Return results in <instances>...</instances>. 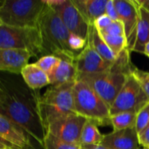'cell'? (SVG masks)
<instances>
[{
	"label": "cell",
	"mask_w": 149,
	"mask_h": 149,
	"mask_svg": "<svg viewBox=\"0 0 149 149\" xmlns=\"http://www.w3.org/2000/svg\"><path fill=\"white\" fill-rule=\"evenodd\" d=\"M103 138L104 135L99 130L98 124L92 120H86L80 136V146L100 145Z\"/></svg>",
	"instance_id": "cell-21"
},
{
	"label": "cell",
	"mask_w": 149,
	"mask_h": 149,
	"mask_svg": "<svg viewBox=\"0 0 149 149\" xmlns=\"http://www.w3.org/2000/svg\"><path fill=\"white\" fill-rule=\"evenodd\" d=\"M86 22L91 25L102 15L106 14L108 0H72Z\"/></svg>",
	"instance_id": "cell-17"
},
{
	"label": "cell",
	"mask_w": 149,
	"mask_h": 149,
	"mask_svg": "<svg viewBox=\"0 0 149 149\" xmlns=\"http://www.w3.org/2000/svg\"><path fill=\"white\" fill-rule=\"evenodd\" d=\"M148 102L149 100L146 93L131 73L111 106L110 114L112 116L123 112L137 113Z\"/></svg>",
	"instance_id": "cell-8"
},
{
	"label": "cell",
	"mask_w": 149,
	"mask_h": 149,
	"mask_svg": "<svg viewBox=\"0 0 149 149\" xmlns=\"http://www.w3.org/2000/svg\"><path fill=\"white\" fill-rule=\"evenodd\" d=\"M132 75L138 81L149 100V72L140 70L134 65L132 70Z\"/></svg>",
	"instance_id": "cell-27"
},
{
	"label": "cell",
	"mask_w": 149,
	"mask_h": 149,
	"mask_svg": "<svg viewBox=\"0 0 149 149\" xmlns=\"http://www.w3.org/2000/svg\"><path fill=\"white\" fill-rule=\"evenodd\" d=\"M22 49L31 57H42V39L38 27H15L0 24V49Z\"/></svg>",
	"instance_id": "cell-7"
},
{
	"label": "cell",
	"mask_w": 149,
	"mask_h": 149,
	"mask_svg": "<svg viewBox=\"0 0 149 149\" xmlns=\"http://www.w3.org/2000/svg\"><path fill=\"white\" fill-rule=\"evenodd\" d=\"M149 126V102H148L138 113L136 116L135 129L138 135L141 134Z\"/></svg>",
	"instance_id": "cell-26"
},
{
	"label": "cell",
	"mask_w": 149,
	"mask_h": 149,
	"mask_svg": "<svg viewBox=\"0 0 149 149\" xmlns=\"http://www.w3.org/2000/svg\"><path fill=\"white\" fill-rule=\"evenodd\" d=\"M143 54H145L148 58H149V42L145 45V48H144V52H143Z\"/></svg>",
	"instance_id": "cell-35"
},
{
	"label": "cell",
	"mask_w": 149,
	"mask_h": 149,
	"mask_svg": "<svg viewBox=\"0 0 149 149\" xmlns=\"http://www.w3.org/2000/svg\"><path fill=\"white\" fill-rule=\"evenodd\" d=\"M31 54L22 49H0V71L21 75L23 69L28 65Z\"/></svg>",
	"instance_id": "cell-14"
},
{
	"label": "cell",
	"mask_w": 149,
	"mask_h": 149,
	"mask_svg": "<svg viewBox=\"0 0 149 149\" xmlns=\"http://www.w3.org/2000/svg\"><path fill=\"white\" fill-rule=\"evenodd\" d=\"M137 4L139 10V21L135 35L128 45V49L130 52L143 54L145 45L149 42V11L141 6L138 3Z\"/></svg>",
	"instance_id": "cell-16"
},
{
	"label": "cell",
	"mask_w": 149,
	"mask_h": 149,
	"mask_svg": "<svg viewBox=\"0 0 149 149\" xmlns=\"http://www.w3.org/2000/svg\"><path fill=\"white\" fill-rule=\"evenodd\" d=\"M88 44L107 61L113 62L117 56L113 53V52L108 47L106 44L102 37L100 36L97 28L91 24L89 25V31H88V38H87Z\"/></svg>",
	"instance_id": "cell-20"
},
{
	"label": "cell",
	"mask_w": 149,
	"mask_h": 149,
	"mask_svg": "<svg viewBox=\"0 0 149 149\" xmlns=\"http://www.w3.org/2000/svg\"><path fill=\"white\" fill-rule=\"evenodd\" d=\"M86 121V118L72 113L51 122L46 130L47 133L65 142L80 145V136Z\"/></svg>",
	"instance_id": "cell-10"
},
{
	"label": "cell",
	"mask_w": 149,
	"mask_h": 149,
	"mask_svg": "<svg viewBox=\"0 0 149 149\" xmlns=\"http://www.w3.org/2000/svg\"><path fill=\"white\" fill-rule=\"evenodd\" d=\"M101 144L111 149H141L135 127L113 131L104 135Z\"/></svg>",
	"instance_id": "cell-15"
},
{
	"label": "cell",
	"mask_w": 149,
	"mask_h": 149,
	"mask_svg": "<svg viewBox=\"0 0 149 149\" xmlns=\"http://www.w3.org/2000/svg\"><path fill=\"white\" fill-rule=\"evenodd\" d=\"M137 113L134 112H123L110 118V125L113 126V131L124 130L127 128L135 127Z\"/></svg>",
	"instance_id": "cell-22"
},
{
	"label": "cell",
	"mask_w": 149,
	"mask_h": 149,
	"mask_svg": "<svg viewBox=\"0 0 149 149\" xmlns=\"http://www.w3.org/2000/svg\"><path fill=\"white\" fill-rule=\"evenodd\" d=\"M44 149H81V146L65 142L47 133L44 141Z\"/></svg>",
	"instance_id": "cell-24"
},
{
	"label": "cell",
	"mask_w": 149,
	"mask_h": 149,
	"mask_svg": "<svg viewBox=\"0 0 149 149\" xmlns=\"http://www.w3.org/2000/svg\"><path fill=\"white\" fill-rule=\"evenodd\" d=\"M113 20H112L107 14L102 15L101 17H100L93 24V25L97 28V30L99 31H101L103 30H105L107 27H108Z\"/></svg>",
	"instance_id": "cell-30"
},
{
	"label": "cell",
	"mask_w": 149,
	"mask_h": 149,
	"mask_svg": "<svg viewBox=\"0 0 149 149\" xmlns=\"http://www.w3.org/2000/svg\"><path fill=\"white\" fill-rule=\"evenodd\" d=\"M41 94L30 88L17 74L2 72L0 77V114L22 127L44 148L47 134L41 109Z\"/></svg>",
	"instance_id": "cell-1"
},
{
	"label": "cell",
	"mask_w": 149,
	"mask_h": 149,
	"mask_svg": "<svg viewBox=\"0 0 149 149\" xmlns=\"http://www.w3.org/2000/svg\"><path fill=\"white\" fill-rule=\"evenodd\" d=\"M45 7V0H3L0 24L15 27H38Z\"/></svg>",
	"instance_id": "cell-4"
},
{
	"label": "cell",
	"mask_w": 149,
	"mask_h": 149,
	"mask_svg": "<svg viewBox=\"0 0 149 149\" xmlns=\"http://www.w3.org/2000/svg\"><path fill=\"white\" fill-rule=\"evenodd\" d=\"M100 32L105 33L107 35H113V36H126L124 25L120 20L113 21V23L108 27H107L105 30Z\"/></svg>",
	"instance_id": "cell-29"
},
{
	"label": "cell",
	"mask_w": 149,
	"mask_h": 149,
	"mask_svg": "<svg viewBox=\"0 0 149 149\" xmlns=\"http://www.w3.org/2000/svg\"><path fill=\"white\" fill-rule=\"evenodd\" d=\"M87 44H88L87 39L82 38L81 37H79L71 33L70 38H69V45H70V48L76 54L79 55L87 46Z\"/></svg>",
	"instance_id": "cell-28"
},
{
	"label": "cell",
	"mask_w": 149,
	"mask_h": 149,
	"mask_svg": "<svg viewBox=\"0 0 149 149\" xmlns=\"http://www.w3.org/2000/svg\"><path fill=\"white\" fill-rule=\"evenodd\" d=\"M37 142L22 127L0 114V148L5 149H37Z\"/></svg>",
	"instance_id": "cell-11"
},
{
	"label": "cell",
	"mask_w": 149,
	"mask_h": 149,
	"mask_svg": "<svg viewBox=\"0 0 149 149\" xmlns=\"http://www.w3.org/2000/svg\"><path fill=\"white\" fill-rule=\"evenodd\" d=\"M61 18L68 31L76 36L87 39L89 24L77 10L72 0H45Z\"/></svg>",
	"instance_id": "cell-9"
},
{
	"label": "cell",
	"mask_w": 149,
	"mask_h": 149,
	"mask_svg": "<svg viewBox=\"0 0 149 149\" xmlns=\"http://www.w3.org/2000/svg\"><path fill=\"white\" fill-rule=\"evenodd\" d=\"M139 141L143 149H149V126L139 134Z\"/></svg>",
	"instance_id": "cell-32"
},
{
	"label": "cell",
	"mask_w": 149,
	"mask_h": 149,
	"mask_svg": "<svg viewBox=\"0 0 149 149\" xmlns=\"http://www.w3.org/2000/svg\"><path fill=\"white\" fill-rule=\"evenodd\" d=\"M81 149H111L103 146L102 144L100 145H93V146H81Z\"/></svg>",
	"instance_id": "cell-33"
},
{
	"label": "cell",
	"mask_w": 149,
	"mask_h": 149,
	"mask_svg": "<svg viewBox=\"0 0 149 149\" xmlns=\"http://www.w3.org/2000/svg\"><path fill=\"white\" fill-rule=\"evenodd\" d=\"M75 113L98 125L110 124V107L86 82L77 79L73 86Z\"/></svg>",
	"instance_id": "cell-5"
},
{
	"label": "cell",
	"mask_w": 149,
	"mask_h": 149,
	"mask_svg": "<svg viewBox=\"0 0 149 149\" xmlns=\"http://www.w3.org/2000/svg\"><path fill=\"white\" fill-rule=\"evenodd\" d=\"M21 77L25 84L33 90H39L42 87L51 85L48 75L35 63L28 64L23 69Z\"/></svg>",
	"instance_id": "cell-19"
},
{
	"label": "cell",
	"mask_w": 149,
	"mask_h": 149,
	"mask_svg": "<svg viewBox=\"0 0 149 149\" xmlns=\"http://www.w3.org/2000/svg\"><path fill=\"white\" fill-rule=\"evenodd\" d=\"M113 62L105 60L89 44L78 55L75 65L78 73H99L108 70Z\"/></svg>",
	"instance_id": "cell-12"
},
{
	"label": "cell",
	"mask_w": 149,
	"mask_h": 149,
	"mask_svg": "<svg viewBox=\"0 0 149 149\" xmlns=\"http://www.w3.org/2000/svg\"><path fill=\"white\" fill-rule=\"evenodd\" d=\"M106 14L113 21L119 20L118 17V12L114 4V0H108L107 3V8H106Z\"/></svg>",
	"instance_id": "cell-31"
},
{
	"label": "cell",
	"mask_w": 149,
	"mask_h": 149,
	"mask_svg": "<svg viewBox=\"0 0 149 149\" xmlns=\"http://www.w3.org/2000/svg\"><path fill=\"white\" fill-rule=\"evenodd\" d=\"M136 2L148 11H149V0H136Z\"/></svg>",
	"instance_id": "cell-34"
},
{
	"label": "cell",
	"mask_w": 149,
	"mask_h": 149,
	"mask_svg": "<svg viewBox=\"0 0 149 149\" xmlns=\"http://www.w3.org/2000/svg\"><path fill=\"white\" fill-rule=\"evenodd\" d=\"M73 82L51 86L41 96V109L45 127L64 116L76 113L73 100ZM47 131V130H46Z\"/></svg>",
	"instance_id": "cell-6"
},
{
	"label": "cell",
	"mask_w": 149,
	"mask_h": 149,
	"mask_svg": "<svg viewBox=\"0 0 149 149\" xmlns=\"http://www.w3.org/2000/svg\"><path fill=\"white\" fill-rule=\"evenodd\" d=\"M61 58L53 56V55H45L41 57L35 64L41 69L43 70L49 77L52 73V72L56 69V67L60 63Z\"/></svg>",
	"instance_id": "cell-25"
},
{
	"label": "cell",
	"mask_w": 149,
	"mask_h": 149,
	"mask_svg": "<svg viewBox=\"0 0 149 149\" xmlns=\"http://www.w3.org/2000/svg\"><path fill=\"white\" fill-rule=\"evenodd\" d=\"M100 34L106 42V44L108 45V47L113 52L116 56H118L121 52H123L128 47V42L126 36H113L100 32Z\"/></svg>",
	"instance_id": "cell-23"
},
{
	"label": "cell",
	"mask_w": 149,
	"mask_h": 149,
	"mask_svg": "<svg viewBox=\"0 0 149 149\" xmlns=\"http://www.w3.org/2000/svg\"><path fill=\"white\" fill-rule=\"evenodd\" d=\"M38 28L42 39V57L53 55L75 63L78 54L69 45L71 32L56 11L47 4L40 16Z\"/></svg>",
	"instance_id": "cell-3"
},
{
	"label": "cell",
	"mask_w": 149,
	"mask_h": 149,
	"mask_svg": "<svg viewBox=\"0 0 149 149\" xmlns=\"http://www.w3.org/2000/svg\"><path fill=\"white\" fill-rule=\"evenodd\" d=\"M114 4L119 20L124 25L125 35L129 45L135 35L139 21L138 4L135 0H114Z\"/></svg>",
	"instance_id": "cell-13"
},
{
	"label": "cell",
	"mask_w": 149,
	"mask_h": 149,
	"mask_svg": "<svg viewBox=\"0 0 149 149\" xmlns=\"http://www.w3.org/2000/svg\"><path fill=\"white\" fill-rule=\"evenodd\" d=\"M134 66L130 51L127 48L117 56L111 67L106 72L89 74L78 73L77 79L89 85L111 107L128 76L132 73Z\"/></svg>",
	"instance_id": "cell-2"
},
{
	"label": "cell",
	"mask_w": 149,
	"mask_h": 149,
	"mask_svg": "<svg viewBox=\"0 0 149 149\" xmlns=\"http://www.w3.org/2000/svg\"><path fill=\"white\" fill-rule=\"evenodd\" d=\"M78 71L75 63L66 59H61L56 69L49 75V79L51 86H58L76 81Z\"/></svg>",
	"instance_id": "cell-18"
}]
</instances>
